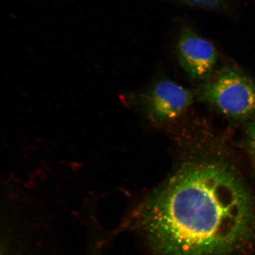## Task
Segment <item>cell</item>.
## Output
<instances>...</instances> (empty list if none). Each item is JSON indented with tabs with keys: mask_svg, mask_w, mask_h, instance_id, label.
<instances>
[{
	"mask_svg": "<svg viewBox=\"0 0 255 255\" xmlns=\"http://www.w3.org/2000/svg\"><path fill=\"white\" fill-rule=\"evenodd\" d=\"M137 219L156 255H232L255 229V197L229 162L181 165L143 201Z\"/></svg>",
	"mask_w": 255,
	"mask_h": 255,
	"instance_id": "cell-1",
	"label": "cell"
},
{
	"mask_svg": "<svg viewBox=\"0 0 255 255\" xmlns=\"http://www.w3.org/2000/svg\"><path fill=\"white\" fill-rule=\"evenodd\" d=\"M197 99L237 121L255 119V81L234 67H224L202 83Z\"/></svg>",
	"mask_w": 255,
	"mask_h": 255,
	"instance_id": "cell-2",
	"label": "cell"
},
{
	"mask_svg": "<svg viewBox=\"0 0 255 255\" xmlns=\"http://www.w3.org/2000/svg\"><path fill=\"white\" fill-rule=\"evenodd\" d=\"M194 94L172 80H158L143 95L146 113L156 123L170 122L178 119L192 104Z\"/></svg>",
	"mask_w": 255,
	"mask_h": 255,
	"instance_id": "cell-3",
	"label": "cell"
},
{
	"mask_svg": "<svg viewBox=\"0 0 255 255\" xmlns=\"http://www.w3.org/2000/svg\"><path fill=\"white\" fill-rule=\"evenodd\" d=\"M177 52L181 68L191 81L202 84L214 74L218 62L215 47L189 27L181 28Z\"/></svg>",
	"mask_w": 255,
	"mask_h": 255,
	"instance_id": "cell-4",
	"label": "cell"
},
{
	"mask_svg": "<svg viewBox=\"0 0 255 255\" xmlns=\"http://www.w3.org/2000/svg\"><path fill=\"white\" fill-rule=\"evenodd\" d=\"M190 7L210 11H222L227 7L231 0H174Z\"/></svg>",
	"mask_w": 255,
	"mask_h": 255,
	"instance_id": "cell-5",
	"label": "cell"
},
{
	"mask_svg": "<svg viewBox=\"0 0 255 255\" xmlns=\"http://www.w3.org/2000/svg\"><path fill=\"white\" fill-rule=\"evenodd\" d=\"M245 146L255 174V119L249 124L245 135Z\"/></svg>",
	"mask_w": 255,
	"mask_h": 255,
	"instance_id": "cell-6",
	"label": "cell"
}]
</instances>
